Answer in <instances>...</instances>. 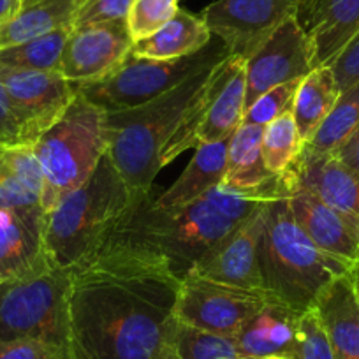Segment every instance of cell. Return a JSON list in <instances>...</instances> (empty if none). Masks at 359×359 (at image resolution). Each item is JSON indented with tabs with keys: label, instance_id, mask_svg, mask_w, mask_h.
Returning <instances> with one entry per match:
<instances>
[{
	"label": "cell",
	"instance_id": "obj_4",
	"mask_svg": "<svg viewBox=\"0 0 359 359\" xmlns=\"http://www.w3.org/2000/svg\"><path fill=\"white\" fill-rule=\"evenodd\" d=\"M257 261L264 291L298 312L312 309L320 292L352 266L320 250L306 236L287 199L264 206Z\"/></svg>",
	"mask_w": 359,
	"mask_h": 359
},
{
	"label": "cell",
	"instance_id": "obj_12",
	"mask_svg": "<svg viewBox=\"0 0 359 359\" xmlns=\"http://www.w3.org/2000/svg\"><path fill=\"white\" fill-rule=\"evenodd\" d=\"M133 46L127 20L72 27L58 72L78 86L92 85L118 69Z\"/></svg>",
	"mask_w": 359,
	"mask_h": 359
},
{
	"label": "cell",
	"instance_id": "obj_33",
	"mask_svg": "<svg viewBox=\"0 0 359 359\" xmlns=\"http://www.w3.org/2000/svg\"><path fill=\"white\" fill-rule=\"evenodd\" d=\"M0 208L16 210L27 215H44L41 199L18 180L0 147Z\"/></svg>",
	"mask_w": 359,
	"mask_h": 359
},
{
	"label": "cell",
	"instance_id": "obj_42",
	"mask_svg": "<svg viewBox=\"0 0 359 359\" xmlns=\"http://www.w3.org/2000/svg\"><path fill=\"white\" fill-rule=\"evenodd\" d=\"M348 278H351L352 287H354V292H355V298H358L359 302V261L351 266V269H348Z\"/></svg>",
	"mask_w": 359,
	"mask_h": 359
},
{
	"label": "cell",
	"instance_id": "obj_39",
	"mask_svg": "<svg viewBox=\"0 0 359 359\" xmlns=\"http://www.w3.org/2000/svg\"><path fill=\"white\" fill-rule=\"evenodd\" d=\"M23 143L22 127L13 109L8 90L0 79V147H16Z\"/></svg>",
	"mask_w": 359,
	"mask_h": 359
},
{
	"label": "cell",
	"instance_id": "obj_25",
	"mask_svg": "<svg viewBox=\"0 0 359 359\" xmlns=\"http://www.w3.org/2000/svg\"><path fill=\"white\" fill-rule=\"evenodd\" d=\"M213 36L201 16L178 9L175 16L158 32L147 39L136 41L133 51L137 57L154 60H171L201 51L212 43Z\"/></svg>",
	"mask_w": 359,
	"mask_h": 359
},
{
	"label": "cell",
	"instance_id": "obj_7",
	"mask_svg": "<svg viewBox=\"0 0 359 359\" xmlns=\"http://www.w3.org/2000/svg\"><path fill=\"white\" fill-rule=\"evenodd\" d=\"M69 268L55 262L0 282V340H41L57 345L71 359Z\"/></svg>",
	"mask_w": 359,
	"mask_h": 359
},
{
	"label": "cell",
	"instance_id": "obj_14",
	"mask_svg": "<svg viewBox=\"0 0 359 359\" xmlns=\"http://www.w3.org/2000/svg\"><path fill=\"white\" fill-rule=\"evenodd\" d=\"M264 206L217 241L187 275L234 287L264 289L257 261L259 238L264 226Z\"/></svg>",
	"mask_w": 359,
	"mask_h": 359
},
{
	"label": "cell",
	"instance_id": "obj_24",
	"mask_svg": "<svg viewBox=\"0 0 359 359\" xmlns=\"http://www.w3.org/2000/svg\"><path fill=\"white\" fill-rule=\"evenodd\" d=\"M83 0H20L15 15L0 27V50L72 27Z\"/></svg>",
	"mask_w": 359,
	"mask_h": 359
},
{
	"label": "cell",
	"instance_id": "obj_22",
	"mask_svg": "<svg viewBox=\"0 0 359 359\" xmlns=\"http://www.w3.org/2000/svg\"><path fill=\"white\" fill-rule=\"evenodd\" d=\"M229 141L231 137L213 143H199L184 172L168 191L151 199V206L157 210H178L205 198L213 187L222 184Z\"/></svg>",
	"mask_w": 359,
	"mask_h": 359
},
{
	"label": "cell",
	"instance_id": "obj_3",
	"mask_svg": "<svg viewBox=\"0 0 359 359\" xmlns=\"http://www.w3.org/2000/svg\"><path fill=\"white\" fill-rule=\"evenodd\" d=\"M143 196L147 194L130 191L106 154L85 184L44 213L43 245L50 261L60 268H71L85 259L116 229Z\"/></svg>",
	"mask_w": 359,
	"mask_h": 359
},
{
	"label": "cell",
	"instance_id": "obj_9",
	"mask_svg": "<svg viewBox=\"0 0 359 359\" xmlns=\"http://www.w3.org/2000/svg\"><path fill=\"white\" fill-rule=\"evenodd\" d=\"M275 298L264 289H243L208 278H182L175 317L178 323L210 333L236 337L245 323Z\"/></svg>",
	"mask_w": 359,
	"mask_h": 359
},
{
	"label": "cell",
	"instance_id": "obj_28",
	"mask_svg": "<svg viewBox=\"0 0 359 359\" xmlns=\"http://www.w3.org/2000/svg\"><path fill=\"white\" fill-rule=\"evenodd\" d=\"M71 29L72 27H62L36 39L0 50V65L27 71H58Z\"/></svg>",
	"mask_w": 359,
	"mask_h": 359
},
{
	"label": "cell",
	"instance_id": "obj_23",
	"mask_svg": "<svg viewBox=\"0 0 359 359\" xmlns=\"http://www.w3.org/2000/svg\"><path fill=\"white\" fill-rule=\"evenodd\" d=\"M313 309L326 331L334 359H359V302L348 273L334 278L320 292Z\"/></svg>",
	"mask_w": 359,
	"mask_h": 359
},
{
	"label": "cell",
	"instance_id": "obj_20",
	"mask_svg": "<svg viewBox=\"0 0 359 359\" xmlns=\"http://www.w3.org/2000/svg\"><path fill=\"white\" fill-rule=\"evenodd\" d=\"M302 313L280 299H268L236 333L238 348L247 359H294Z\"/></svg>",
	"mask_w": 359,
	"mask_h": 359
},
{
	"label": "cell",
	"instance_id": "obj_38",
	"mask_svg": "<svg viewBox=\"0 0 359 359\" xmlns=\"http://www.w3.org/2000/svg\"><path fill=\"white\" fill-rule=\"evenodd\" d=\"M333 69V74L337 78L338 88L345 90L359 79V30L354 34L347 46L340 51L333 64L330 65Z\"/></svg>",
	"mask_w": 359,
	"mask_h": 359
},
{
	"label": "cell",
	"instance_id": "obj_32",
	"mask_svg": "<svg viewBox=\"0 0 359 359\" xmlns=\"http://www.w3.org/2000/svg\"><path fill=\"white\" fill-rule=\"evenodd\" d=\"M302 81V79H299ZM299 81H289L268 90L259 99H255L247 109H245L243 122L247 126H262L266 127L278 116L292 111L296 92H298Z\"/></svg>",
	"mask_w": 359,
	"mask_h": 359
},
{
	"label": "cell",
	"instance_id": "obj_37",
	"mask_svg": "<svg viewBox=\"0 0 359 359\" xmlns=\"http://www.w3.org/2000/svg\"><path fill=\"white\" fill-rule=\"evenodd\" d=\"M0 359H71V355L57 345L41 340H0Z\"/></svg>",
	"mask_w": 359,
	"mask_h": 359
},
{
	"label": "cell",
	"instance_id": "obj_2",
	"mask_svg": "<svg viewBox=\"0 0 359 359\" xmlns=\"http://www.w3.org/2000/svg\"><path fill=\"white\" fill-rule=\"evenodd\" d=\"M213 69L196 72L147 104L106 113V154L133 192L150 194L158 171L198 147Z\"/></svg>",
	"mask_w": 359,
	"mask_h": 359
},
{
	"label": "cell",
	"instance_id": "obj_19",
	"mask_svg": "<svg viewBox=\"0 0 359 359\" xmlns=\"http://www.w3.org/2000/svg\"><path fill=\"white\" fill-rule=\"evenodd\" d=\"M247 79L245 58L229 55L215 65L208 88V106L198 130L199 143L226 140L243 122Z\"/></svg>",
	"mask_w": 359,
	"mask_h": 359
},
{
	"label": "cell",
	"instance_id": "obj_21",
	"mask_svg": "<svg viewBox=\"0 0 359 359\" xmlns=\"http://www.w3.org/2000/svg\"><path fill=\"white\" fill-rule=\"evenodd\" d=\"M44 215L0 208V282L50 264L43 245Z\"/></svg>",
	"mask_w": 359,
	"mask_h": 359
},
{
	"label": "cell",
	"instance_id": "obj_5",
	"mask_svg": "<svg viewBox=\"0 0 359 359\" xmlns=\"http://www.w3.org/2000/svg\"><path fill=\"white\" fill-rule=\"evenodd\" d=\"M32 150L43 169L41 205L46 213L65 194L85 184L108 151L106 111L78 90L60 118L37 137Z\"/></svg>",
	"mask_w": 359,
	"mask_h": 359
},
{
	"label": "cell",
	"instance_id": "obj_35",
	"mask_svg": "<svg viewBox=\"0 0 359 359\" xmlns=\"http://www.w3.org/2000/svg\"><path fill=\"white\" fill-rule=\"evenodd\" d=\"M224 217L233 220L234 224H241L254 215L259 208L268 205L269 201L259 198V196L247 194V192L240 191H231L226 189L222 184L213 187L208 194L205 196Z\"/></svg>",
	"mask_w": 359,
	"mask_h": 359
},
{
	"label": "cell",
	"instance_id": "obj_15",
	"mask_svg": "<svg viewBox=\"0 0 359 359\" xmlns=\"http://www.w3.org/2000/svg\"><path fill=\"white\" fill-rule=\"evenodd\" d=\"M284 176L292 191L296 185L303 187L359 226V175L334 154H309L303 150Z\"/></svg>",
	"mask_w": 359,
	"mask_h": 359
},
{
	"label": "cell",
	"instance_id": "obj_29",
	"mask_svg": "<svg viewBox=\"0 0 359 359\" xmlns=\"http://www.w3.org/2000/svg\"><path fill=\"white\" fill-rule=\"evenodd\" d=\"M303 147L305 143L299 136L292 111L278 116L277 120L264 127L262 158H264L266 168L273 175L284 176L291 169V165L298 161Z\"/></svg>",
	"mask_w": 359,
	"mask_h": 359
},
{
	"label": "cell",
	"instance_id": "obj_31",
	"mask_svg": "<svg viewBox=\"0 0 359 359\" xmlns=\"http://www.w3.org/2000/svg\"><path fill=\"white\" fill-rule=\"evenodd\" d=\"M180 0H134L127 16L133 41L147 39L162 29L178 13Z\"/></svg>",
	"mask_w": 359,
	"mask_h": 359
},
{
	"label": "cell",
	"instance_id": "obj_27",
	"mask_svg": "<svg viewBox=\"0 0 359 359\" xmlns=\"http://www.w3.org/2000/svg\"><path fill=\"white\" fill-rule=\"evenodd\" d=\"M359 126V79L348 88L341 90L333 109L323 126L303 147L309 154H333L348 134Z\"/></svg>",
	"mask_w": 359,
	"mask_h": 359
},
{
	"label": "cell",
	"instance_id": "obj_36",
	"mask_svg": "<svg viewBox=\"0 0 359 359\" xmlns=\"http://www.w3.org/2000/svg\"><path fill=\"white\" fill-rule=\"evenodd\" d=\"M134 0H83L76 11L72 27L127 20Z\"/></svg>",
	"mask_w": 359,
	"mask_h": 359
},
{
	"label": "cell",
	"instance_id": "obj_17",
	"mask_svg": "<svg viewBox=\"0 0 359 359\" xmlns=\"http://www.w3.org/2000/svg\"><path fill=\"white\" fill-rule=\"evenodd\" d=\"M296 20L312 44L313 69L331 65L359 30V0H298Z\"/></svg>",
	"mask_w": 359,
	"mask_h": 359
},
{
	"label": "cell",
	"instance_id": "obj_13",
	"mask_svg": "<svg viewBox=\"0 0 359 359\" xmlns=\"http://www.w3.org/2000/svg\"><path fill=\"white\" fill-rule=\"evenodd\" d=\"M310 71H313L312 44L294 16L245 60V109L268 90L299 81Z\"/></svg>",
	"mask_w": 359,
	"mask_h": 359
},
{
	"label": "cell",
	"instance_id": "obj_34",
	"mask_svg": "<svg viewBox=\"0 0 359 359\" xmlns=\"http://www.w3.org/2000/svg\"><path fill=\"white\" fill-rule=\"evenodd\" d=\"M294 359H334L333 348L313 306L299 317Z\"/></svg>",
	"mask_w": 359,
	"mask_h": 359
},
{
	"label": "cell",
	"instance_id": "obj_1",
	"mask_svg": "<svg viewBox=\"0 0 359 359\" xmlns=\"http://www.w3.org/2000/svg\"><path fill=\"white\" fill-rule=\"evenodd\" d=\"M69 275L74 359H175L182 280L158 252L116 226Z\"/></svg>",
	"mask_w": 359,
	"mask_h": 359
},
{
	"label": "cell",
	"instance_id": "obj_26",
	"mask_svg": "<svg viewBox=\"0 0 359 359\" xmlns=\"http://www.w3.org/2000/svg\"><path fill=\"white\" fill-rule=\"evenodd\" d=\"M338 95L340 88L330 65L313 69L299 81L292 104V116L303 143L312 141L333 109Z\"/></svg>",
	"mask_w": 359,
	"mask_h": 359
},
{
	"label": "cell",
	"instance_id": "obj_41",
	"mask_svg": "<svg viewBox=\"0 0 359 359\" xmlns=\"http://www.w3.org/2000/svg\"><path fill=\"white\" fill-rule=\"evenodd\" d=\"M20 0H0V27L4 25L18 9Z\"/></svg>",
	"mask_w": 359,
	"mask_h": 359
},
{
	"label": "cell",
	"instance_id": "obj_8",
	"mask_svg": "<svg viewBox=\"0 0 359 359\" xmlns=\"http://www.w3.org/2000/svg\"><path fill=\"white\" fill-rule=\"evenodd\" d=\"M229 55V50L219 37L212 39V43L198 53L171 60L137 57L130 50L118 69L101 81L79 86V92L106 113L133 109L154 101L192 74L217 65Z\"/></svg>",
	"mask_w": 359,
	"mask_h": 359
},
{
	"label": "cell",
	"instance_id": "obj_6",
	"mask_svg": "<svg viewBox=\"0 0 359 359\" xmlns=\"http://www.w3.org/2000/svg\"><path fill=\"white\" fill-rule=\"evenodd\" d=\"M151 194L137 199L118 227L158 252L180 280L238 226L206 198L178 210H157L151 206Z\"/></svg>",
	"mask_w": 359,
	"mask_h": 359
},
{
	"label": "cell",
	"instance_id": "obj_11",
	"mask_svg": "<svg viewBox=\"0 0 359 359\" xmlns=\"http://www.w3.org/2000/svg\"><path fill=\"white\" fill-rule=\"evenodd\" d=\"M0 79L8 90L25 144L36 143L60 118L79 90L58 71H27L0 65Z\"/></svg>",
	"mask_w": 359,
	"mask_h": 359
},
{
	"label": "cell",
	"instance_id": "obj_40",
	"mask_svg": "<svg viewBox=\"0 0 359 359\" xmlns=\"http://www.w3.org/2000/svg\"><path fill=\"white\" fill-rule=\"evenodd\" d=\"M347 168L359 175V126L347 136V140L333 151Z\"/></svg>",
	"mask_w": 359,
	"mask_h": 359
},
{
	"label": "cell",
	"instance_id": "obj_18",
	"mask_svg": "<svg viewBox=\"0 0 359 359\" xmlns=\"http://www.w3.org/2000/svg\"><path fill=\"white\" fill-rule=\"evenodd\" d=\"M287 201L298 226L320 250L348 264L359 261V226L354 220L298 185Z\"/></svg>",
	"mask_w": 359,
	"mask_h": 359
},
{
	"label": "cell",
	"instance_id": "obj_16",
	"mask_svg": "<svg viewBox=\"0 0 359 359\" xmlns=\"http://www.w3.org/2000/svg\"><path fill=\"white\" fill-rule=\"evenodd\" d=\"M264 127L241 123L231 136L222 185L231 191L259 196L266 201L289 199L292 187L285 176L273 175L262 158Z\"/></svg>",
	"mask_w": 359,
	"mask_h": 359
},
{
	"label": "cell",
	"instance_id": "obj_10",
	"mask_svg": "<svg viewBox=\"0 0 359 359\" xmlns=\"http://www.w3.org/2000/svg\"><path fill=\"white\" fill-rule=\"evenodd\" d=\"M296 11L298 0H215L203 9L201 20L231 55L247 60Z\"/></svg>",
	"mask_w": 359,
	"mask_h": 359
},
{
	"label": "cell",
	"instance_id": "obj_43",
	"mask_svg": "<svg viewBox=\"0 0 359 359\" xmlns=\"http://www.w3.org/2000/svg\"><path fill=\"white\" fill-rule=\"evenodd\" d=\"M266 359H287V358H266Z\"/></svg>",
	"mask_w": 359,
	"mask_h": 359
},
{
	"label": "cell",
	"instance_id": "obj_30",
	"mask_svg": "<svg viewBox=\"0 0 359 359\" xmlns=\"http://www.w3.org/2000/svg\"><path fill=\"white\" fill-rule=\"evenodd\" d=\"M175 359H247L238 348L234 337L210 333L176 320L172 337Z\"/></svg>",
	"mask_w": 359,
	"mask_h": 359
}]
</instances>
